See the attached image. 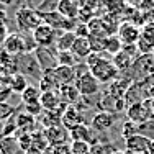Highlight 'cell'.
Returning a JSON list of instances; mask_svg holds the SVG:
<instances>
[{
  "mask_svg": "<svg viewBox=\"0 0 154 154\" xmlns=\"http://www.w3.org/2000/svg\"><path fill=\"white\" fill-rule=\"evenodd\" d=\"M15 21H17V26L20 28L21 31H31V33L43 23L39 12L36 8H33V7L26 5V3L21 5L20 8L17 10Z\"/></svg>",
  "mask_w": 154,
  "mask_h": 154,
  "instance_id": "obj_1",
  "label": "cell"
},
{
  "mask_svg": "<svg viewBox=\"0 0 154 154\" xmlns=\"http://www.w3.org/2000/svg\"><path fill=\"white\" fill-rule=\"evenodd\" d=\"M89 71L98 82H103V84L105 82L112 84L120 77V71L115 67V64L112 62V59H108V57H105V56H102L97 64L92 66Z\"/></svg>",
  "mask_w": 154,
  "mask_h": 154,
  "instance_id": "obj_2",
  "label": "cell"
},
{
  "mask_svg": "<svg viewBox=\"0 0 154 154\" xmlns=\"http://www.w3.org/2000/svg\"><path fill=\"white\" fill-rule=\"evenodd\" d=\"M39 12V10H38ZM39 15H41V20L43 23L48 25V26H51L53 30H61L64 33L67 31H75L77 28V20H69V18L62 17L57 10H49V12H39Z\"/></svg>",
  "mask_w": 154,
  "mask_h": 154,
  "instance_id": "obj_3",
  "label": "cell"
},
{
  "mask_svg": "<svg viewBox=\"0 0 154 154\" xmlns=\"http://www.w3.org/2000/svg\"><path fill=\"white\" fill-rule=\"evenodd\" d=\"M74 85L77 87L80 97L92 98L94 95H97L98 90H100V82L90 74L89 69H87V71H82V72H77V79H75Z\"/></svg>",
  "mask_w": 154,
  "mask_h": 154,
  "instance_id": "obj_4",
  "label": "cell"
},
{
  "mask_svg": "<svg viewBox=\"0 0 154 154\" xmlns=\"http://www.w3.org/2000/svg\"><path fill=\"white\" fill-rule=\"evenodd\" d=\"M126 116L130 122L136 123V125H143L149 120H154L152 113H151V107H149V98L139 103H133L126 108Z\"/></svg>",
  "mask_w": 154,
  "mask_h": 154,
  "instance_id": "obj_5",
  "label": "cell"
},
{
  "mask_svg": "<svg viewBox=\"0 0 154 154\" xmlns=\"http://www.w3.org/2000/svg\"><path fill=\"white\" fill-rule=\"evenodd\" d=\"M2 49H5L8 54H12V56H15V57L30 53L28 45H26V39H25L20 33H10L8 38L5 39V43L2 45Z\"/></svg>",
  "mask_w": 154,
  "mask_h": 154,
  "instance_id": "obj_6",
  "label": "cell"
},
{
  "mask_svg": "<svg viewBox=\"0 0 154 154\" xmlns=\"http://www.w3.org/2000/svg\"><path fill=\"white\" fill-rule=\"evenodd\" d=\"M31 35H33V41H35V45L38 48H51L53 45H56V39H57L56 30H53L51 26H48L45 23L39 25Z\"/></svg>",
  "mask_w": 154,
  "mask_h": 154,
  "instance_id": "obj_7",
  "label": "cell"
},
{
  "mask_svg": "<svg viewBox=\"0 0 154 154\" xmlns=\"http://www.w3.org/2000/svg\"><path fill=\"white\" fill-rule=\"evenodd\" d=\"M116 36L123 45H136L139 36H141V30L138 25L131 23V21H123L116 31Z\"/></svg>",
  "mask_w": 154,
  "mask_h": 154,
  "instance_id": "obj_8",
  "label": "cell"
},
{
  "mask_svg": "<svg viewBox=\"0 0 154 154\" xmlns=\"http://www.w3.org/2000/svg\"><path fill=\"white\" fill-rule=\"evenodd\" d=\"M84 115L80 113V110L75 107V105H67L62 113V118H61V125L66 128L67 131L74 130L75 126L79 125H84Z\"/></svg>",
  "mask_w": 154,
  "mask_h": 154,
  "instance_id": "obj_9",
  "label": "cell"
},
{
  "mask_svg": "<svg viewBox=\"0 0 154 154\" xmlns=\"http://www.w3.org/2000/svg\"><path fill=\"white\" fill-rule=\"evenodd\" d=\"M151 139L143 136V134H134L130 139H125V148L128 154H148Z\"/></svg>",
  "mask_w": 154,
  "mask_h": 154,
  "instance_id": "obj_10",
  "label": "cell"
},
{
  "mask_svg": "<svg viewBox=\"0 0 154 154\" xmlns=\"http://www.w3.org/2000/svg\"><path fill=\"white\" fill-rule=\"evenodd\" d=\"M69 138L71 141H79V143H87V144L92 146L94 143H97V138H95L94 131L90 126H87L85 123L75 126L74 130L69 131Z\"/></svg>",
  "mask_w": 154,
  "mask_h": 154,
  "instance_id": "obj_11",
  "label": "cell"
},
{
  "mask_svg": "<svg viewBox=\"0 0 154 154\" xmlns=\"http://www.w3.org/2000/svg\"><path fill=\"white\" fill-rule=\"evenodd\" d=\"M18 71V57L8 54L0 48V75H13Z\"/></svg>",
  "mask_w": 154,
  "mask_h": 154,
  "instance_id": "obj_12",
  "label": "cell"
},
{
  "mask_svg": "<svg viewBox=\"0 0 154 154\" xmlns=\"http://www.w3.org/2000/svg\"><path fill=\"white\" fill-rule=\"evenodd\" d=\"M45 134H46V139H48V143H49V146L64 144V143H67V139H71L69 138V131L66 130L62 125L48 128V130H45Z\"/></svg>",
  "mask_w": 154,
  "mask_h": 154,
  "instance_id": "obj_13",
  "label": "cell"
},
{
  "mask_svg": "<svg viewBox=\"0 0 154 154\" xmlns=\"http://www.w3.org/2000/svg\"><path fill=\"white\" fill-rule=\"evenodd\" d=\"M115 125V115L112 112H98L92 118V128L95 131H108Z\"/></svg>",
  "mask_w": 154,
  "mask_h": 154,
  "instance_id": "obj_14",
  "label": "cell"
},
{
  "mask_svg": "<svg viewBox=\"0 0 154 154\" xmlns=\"http://www.w3.org/2000/svg\"><path fill=\"white\" fill-rule=\"evenodd\" d=\"M66 107H67V105L61 107L59 110H43V113L38 116V118L41 120V125L45 126V130L61 125V118H62V113H64Z\"/></svg>",
  "mask_w": 154,
  "mask_h": 154,
  "instance_id": "obj_15",
  "label": "cell"
},
{
  "mask_svg": "<svg viewBox=\"0 0 154 154\" xmlns=\"http://www.w3.org/2000/svg\"><path fill=\"white\" fill-rule=\"evenodd\" d=\"M43 110H59L64 107L61 100V95L57 90H49V92H41V98H39Z\"/></svg>",
  "mask_w": 154,
  "mask_h": 154,
  "instance_id": "obj_16",
  "label": "cell"
},
{
  "mask_svg": "<svg viewBox=\"0 0 154 154\" xmlns=\"http://www.w3.org/2000/svg\"><path fill=\"white\" fill-rule=\"evenodd\" d=\"M56 10L69 20H77L79 17V3L75 0H57Z\"/></svg>",
  "mask_w": 154,
  "mask_h": 154,
  "instance_id": "obj_17",
  "label": "cell"
},
{
  "mask_svg": "<svg viewBox=\"0 0 154 154\" xmlns=\"http://www.w3.org/2000/svg\"><path fill=\"white\" fill-rule=\"evenodd\" d=\"M54 74H56L61 85H71V84H74L75 79H77L75 67H71V66H57V67L54 69Z\"/></svg>",
  "mask_w": 154,
  "mask_h": 154,
  "instance_id": "obj_18",
  "label": "cell"
},
{
  "mask_svg": "<svg viewBox=\"0 0 154 154\" xmlns=\"http://www.w3.org/2000/svg\"><path fill=\"white\" fill-rule=\"evenodd\" d=\"M61 84L57 80L56 74L53 71H43L41 79H39V90L41 92H49V90H59Z\"/></svg>",
  "mask_w": 154,
  "mask_h": 154,
  "instance_id": "obj_19",
  "label": "cell"
},
{
  "mask_svg": "<svg viewBox=\"0 0 154 154\" xmlns=\"http://www.w3.org/2000/svg\"><path fill=\"white\" fill-rule=\"evenodd\" d=\"M131 80L130 79H125V77H118V79L115 80V82L110 84V89H108V95L110 97H113L115 100H118V98H123L125 94H126V90L130 89L131 85Z\"/></svg>",
  "mask_w": 154,
  "mask_h": 154,
  "instance_id": "obj_20",
  "label": "cell"
},
{
  "mask_svg": "<svg viewBox=\"0 0 154 154\" xmlns=\"http://www.w3.org/2000/svg\"><path fill=\"white\" fill-rule=\"evenodd\" d=\"M17 120V126H18V133H33L36 131V118L31 115H28L26 112H21L15 115Z\"/></svg>",
  "mask_w": 154,
  "mask_h": 154,
  "instance_id": "obj_21",
  "label": "cell"
},
{
  "mask_svg": "<svg viewBox=\"0 0 154 154\" xmlns=\"http://www.w3.org/2000/svg\"><path fill=\"white\" fill-rule=\"evenodd\" d=\"M71 53L75 56V59H87L89 54L92 53V48H90V43H89V38H79L77 36L74 45H72V49Z\"/></svg>",
  "mask_w": 154,
  "mask_h": 154,
  "instance_id": "obj_22",
  "label": "cell"
},
{
  "mask_svg": "<svg viewBox=\"0 0 154 154\" xmlns=\"http://www.w3.org/2000/svg\"><path fill=\"white\" fill-rule=\"evenodd\" d=\"M57 92H59L61 100L64 105H75L80 98V94L74 84H71V85H61Z\"/></svg>",
  "mask_w": 154,
  "mask_h": 154,
  "instance_id": "obj_23",
  "label": "cell"
},
{
  "mask_svg": "<svg viewBox=\"0 0 154 154\" xmlns=\"http://www.w3.org/2000/svg\"><path fill=\"white\" fill-rule=\"evenodd\" d=\"M75 33L74 31H67V33H62L59 38L56 39V51L57 53H62V51H71L72 49V45L75 41Z\"/></svg>",
  "mask_w": 154,
  "mask_h": 154,
  "instance_id": "obj_24",
  "label": "cell"
},
{
  "mask_svg": "<svg viewBox=\"0 0 154 154\" xmlns=\"http://www.w3.org/2000/svg\"><path fill=\"white\" fill-rule=\"evenodd\" d=\"M20 149L17 136H3L0 139V152L2 154H17Z\"/></svg>",
  "mask_w": 154,
  "mask_h": 154,
  "instance_id": "obj_25",
  "label": "cell"
},
{
  "mask_svg": "<svg viewBox=\"0 0 154 154\" xmlns=\"http://www.w3.org/2000/svg\"><path fill=\"white\" fill-rule=\"evenodd\" d=\"M87 28H89V36H108L107 28H105V23L102 18H92V20L87 23Z\"/></svg>",
  "mask_w": 154,
  "mask_h": 154,
  "instance_id": "obj_26",
  "label": "cell"
},
{
  "mask_svg": "<svg viewBox=\"0 0 154 154\" xmlns=\"http://www.w3.org/2000/svg\"><path fill=\"white\" fill-rule=\"evenodd\" d=\"M10 85H12V92L21 95V94L25 92V90H26V87L30 85V84H28V79L25 77V74H20V72H17V74L12 75Z\"/></svg>",
  "mask_w": 154,
  "mask_h": 154,
  "instance_id": "obj_27",
  "label": "cell"
},
{
  "mask_svg": "<svg viewBox=\"0 0 154 154\" xmlns=\"http://www.w3.org/2000/svg\"><path fill=\"white\" fill-rule=\"evenodd\" d=\"M112 62L115 64V67L118 69L120 72H123V71H128L134 61L131 59L130 56H126L123 51H120V53H116L115 56H112Z\"/></svg>",
  "mask_w": 154,
  "mask_h": 154,
  "instance_id": "obj_28",
  "label": "cell"
},
{
  "mask_svg": "<svg viewBox=\"0 0 154 154\" xmlns=\"http://www.w3.org/2000/svg\"><path fill=\"white\" fill-rule=\"evenodd\" d=\"M39 98H41V90L35 85H28L26 90L21 94V102H23L25 105L36 103V102H39Z\"/></svg>",
  "mask_w": 154,
  "mask_h": 154,
  "instance_id": "obj_29",
  "label": "cell"
},
{
  "mask_svg": "<svg viewBox=\"0 0 154 154\" xmlns=\"http://www.w3.org/2000/svg\"><path fill=\"white\" fill-rule=\"evenodd\" d=\"M31 136H33V148L39 149V151H43V152H45L48 148H51L48 139H46L45 131H33Z\"/></svg>",
  "mask_w": 154,
  "mask_h": 154,
  "instance_id": "obj_30",
  "label": "cell"
},
{
  "mask_svg": "<svg viewBox=\"0 0 154 154\" xmlns=\"http://www.w3.org/2000/svg\"><path fill=\"white\" fill-rule=\"evenodd\" d=\"M12 75H0V102H7L12 92V85H10Z\"/></svg>",
  "mask_w": 154,
  "mask_h": 154,
  "instance_id": "obj_31",
  "label": "cell"
},
{
  "mask_svg": "<svg viewBox=\"0 0 154 154\" xmlns=\"http://www.w3.org/2000/svg\"><path fill=\"white\" fill-rule=\"evenodd\" d=\"M123 48V43L120 41V38L116 35H112L107 38V46H105V53L107 54H112V56H115L116 53H120Z\"/></svg>",
  "mask_w": 154,
  "mask_h": 154,
  "instance_id": "obj_32",
  "label": "cell"
},
{
  "mask_svg": "<svg viewBox=\"0 0 154 154\" xmlns=\"http://www.w3.org/2000/svg\"><path fill=\"white\" fill-rule=\"evenodd\" d=\"M134 134H139V125L126 120V122L122 125V138L123 139H130L131 136H134Z\"/></svg>",
  "mask_w": 154,
  "mask_h": 154,
  "instance_id": "obj_33",
  "label": "cell"
},
{
  "mask_svg": "<svg viewBox=\"0 0 154 154\" xmlns=\"http://www.w3.org/2000/svg\"><path fill=\"white\" fill-rule=\"evenodd\" d=\"M57 57V66H71L74 67L75 66V56L71 53V51H62V53H57L56 54Z\"/></svg>",
  "mask_w": 154,
  "mask_h": 154,
  "instance_id": "obj_34",
  "label": "cell"
},
{
  "mask_svg": "<svg viewBox=\"0 0 154 154\" xmlns=\"http://www.w3.org/2000/svg\"><path fill=\"white\" fill-rule=\"evenodd\" d=\"M116 149L113 148L108 143H94L92 148H90V154H113Z\"/></svg>",
  "mask_w": 154,
  "mask_h": 154,
  "instance_id": "obj_35",
  "label": "cell"
},
{
  "mask_svg": "<svg viewBox=\"0 0 154 154\" xmlns=\"http://www.w3.org/2000/svg\"><path fill=\"white\" fill-rule=\"evenodd\" d=\"M15 136L18 138V144H20L21 151H26V149L33 148V136H31V133H17Z\"/></svg>",
  "mask_w": 154,
  "mask_h": 154,
  "instance_id": "obj_36",
  "label": "cell"
},
{
  "mask_svg": "<svg viewBox=\"0 0 154 154\" xmlns=\"http://www.w3.org/2000/svg\"><path fill=\"white\" fill-rule=\"evenodd\" d=\"M90 148L92 146L87 144V143H79V141L71 143V152L72 154H90Z\"/></svg>",
  "mask_w": 154,
  "mask_h": 154,
  "instance_id": "obj_37",
  "label": "cell"
},
{
  "mask_svg": "<svg viewBox=\"0 0 154 154\" xmlns=\"http://www.w3.org/2000/svg\"><path fill=\"white\" fill-rule=\"evenodd\" d=\"M13 112H15V107L8 105L7 102H0V122H5L10 116H13Z\"/></svg>",
  "mask_w": 154,
  "mask_h": 154,
  "instance_id": "obj_38",
  "label": "cell"
},
{
  "mask_svg": "<svg viewBox=\"0 0 154 154\" xmlns=\"http://www.w3.org/2000/svg\"><path fill=\"white\" fill-rule=\"evenodd\" d=\"M97 7H98V0H79V10H82V12L94 13Z\"/></svg>",
  "mask_w": 154,
  "mask_h": 154,
  "instance_id": "obj_39",
  "label": "cell"
},
{
  "mask_svg": "<svg viewBox=\"0 0 154 154\" xmlns=\"http://www.w3.org/2000/svg\"><path fill=\"white\" fill-rule=\"evenodd\" d=\"M141 38L154 45V25H143L141 28Z\"/></svg>",
  "mask_w": 154,
  "mask_h": 154,
  "instance_id": "obj_40",
  "label": "cell"
},
{
  "mask_svg": "<svg viewBox=\"0 0 154 154\" xmlns=\"http://www.w3.org/2000/svg\"><path fill=\"white\" fill-rule=\"evenodd\" d=\"M25 112L28 113V115H31V116H39L43 113V107H41V103L39 102H36V103H30V105H25Z\"/></svg>",
  "mask_w": 154,
  "mask_h": 154,
  "instance_id": "obj_41",
  "label": "cell"
},
{
  "mask_svg": "<svg viewBox=\"0 0 154 154\" xmlns=\"http://www.w3.org/2000/svg\"><path fill=\"white\" fill-rule=\"evenodd\" d=\"M8 30H7V25H3V23H0V46L5 43V39L8 38Z\"/></svg>",
  "mask_w": 154,
  "mask_h": 154,
  "instance_id": "obj_42",
  "label": "cell"
},
{
  "mask_svg": "<svg viewBox=\"0 0 154 154\" xmlns=\"http://www.w3.org/2000/svg\"><path fill=\"white\" fill-rule=\"evenodd\" d=\"M146 23H148V25H154V8L149 13H146V15H144V25Z\"/></svg>",
  "mask_w": 154,
  "mask_h": 154,
  "instance_id": "obj_43",
  "label": "cell"
},
{
  "mask_svg": "<svg viewBox=\"0 0 154 154\" xmlns=\"http://www.w3.org/2000/svg\"><path fill=\"white\" fill-rule=\"evenodd\" d=\"M7 21H8V17H7V12L3 8H0V23L7 25Z\"/></svg>",
  "mask_w": 154,
  "mask_h": 154,
  "instance_id": "obj_44",
  "label": "cell"
},
{
  "mask_svg": "<svg viewBox=\"0 0 154 154\" xmlns=\"http://www.w3.org/2000/svg\"><path fill=\"white\" fill-rule=\"evenodd\" d=\"M148 98L149 100H154V84H151L148 89Z\"/></svg>",
  "mask_w": 154,
  "mask_h": 154,
  "instance_id": "obj_45",
  "label": "cell"
},
{
  "mask_svg": "<svg viewBox=\"0 0 154 154\" xmlns=\"http://www.w3.org/2000/svg\"><path fill=\"white\" fill-rule=\"evenodd\" d=\"M25 154H45V152L39 151V149H36V148H30V149H26V151H25Z\"/></svg>",
  "mask_w": 154,
  "mask_h": 154,
  "instance_id": "obj_46",
  "label": "cell"
},
{
  "mask_svg": "<svg viewBox=\"0 0 154 154\" xmlns=\"http://www.w3.org/2000/svg\"><path fill=\"white\" fill-rule=\"evenodd\" d=\"M13 3V0H0V7H8V5H12Z\"/></svg>",
  "mask_w": 154,
  "mask_h": 154,
  "instance_id": "obj_47",
  "label": "cell"
},
{
  "mask_svg": "<svg viewBox=\"0 0 154 154\" xmlns=\"http://www.w3.org/2000/svg\"><path fill=\"white\" fill-rule=\"evenodd\" d=\"M148 154H154V139H151V144H149V151Z\"/></svg>",
  "mask_w": 154,
  "mask_h": 154,
  "instance_id": "obj_48",
  "label": "cell"
},
{
  "mask_svg": "<svg viewBox=\"0 0 154 154\" xmlns=\"http://www.w3.org/2000/svg\"><path fill=\"white\" fill-rule=\"evenodd\" d=\"M3 138V122H0V139Z\"/></svg>",
  "mask_w": 154,
  "mask_h": 154,
  "instance_id": "obj_49",
  "label": "cell"
},
{
  "mask_svg": "<svg viewBox=\"0 0 154 154\" xmlns=\"http://www.w3.org/2000/svg\"><path fill=\"white\" fill-rule=\"evenodd\" d=\"M149 107H151V113L154 116V100H149Z\"/></svg>",
  "mask_w": 154,
  "mask_h": 154,
  "instance_id": "obj_50",
  "label": "cell"
},
{
  "mask_svg": "<svg viewBox=\"0 0 154 154\" xmlns=\"http://www.w3.org/2000/svg\"><path fill=\"white\" fill-rule=\"evenodd\" d=\"M113 154H128V152H125V151H118V149H116V151L113 152Z\"/></svg>",
  "mask_w": 154,
  "mask_h": 154,
  "instance_id": "obj_51",
  "label": "cell"
},
{
  "mask_svg": "<svg viewBox=\"0 0 154 154\" xmlns=\"http://www.w3.org/2000/svg\"><path fill=\"white\" fill-rule=\"evenodd\" d=\"M151 59H152V64H154V51L151 53Z\"/></svg>",
  "mask_w": 154,
  "mask_h": 154,
  "instance_id": "obj_52",
  "label": "cell"
},
{
  "mask_svg": "<svg viewBox=\"0 0 154 154\" xmlns=\"http://www.w3.org/2000/svg\"><path fill=\"white\" fill-rule=\"evenodd\" d=\"M17 154H25V151H18Z\"/></svg>",
  "mask_w": 154,
  "mask_h": 154,
  "instance_id": "obj_53",
  "label": "cell"
},
{
  "mask_svg": "<svg viewBox=\"0 0 154 154\" xmlns=\"http://www.w3.org/2000/svg\"><path fill=\"white\" fill-rule=\"evenodd\" d=\"M0 154H2V152H0Z\"/></svg>",
  "mask_w": 154,
  "mask_h": 154,
  "instance_id": "obj_54",
  "label": "cell"
}]
</instances>
